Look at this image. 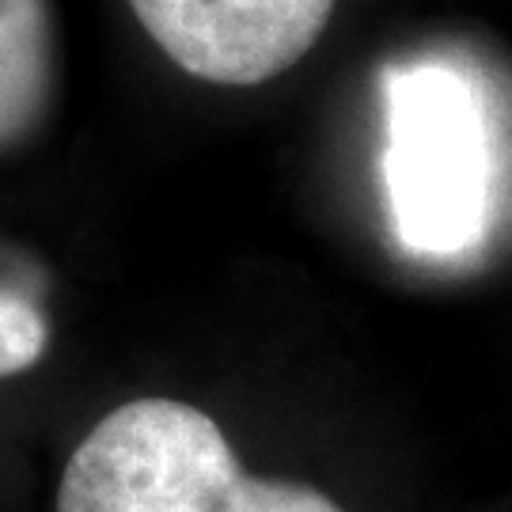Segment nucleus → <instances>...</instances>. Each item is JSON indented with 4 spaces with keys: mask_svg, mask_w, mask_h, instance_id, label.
<instances>
[{
    "mask_svg": "<svg viewBox=\"0 0 512 512\" xmlns=\"http://www.w3.org/2000/svg\"><path fill=\"white\" fill-rule=\"evenodd\" d=\"M57 512H342L304 482L251 478L220 425L179 399L110 410L73 452Z\"/></svg>",
    "mask_w": 512,
    "mask_h": 512,
    "instance_id": "f257e3e1",
    "label": "nucleus"
},
{
    "mask_svg": "<svg viewBox=\"0 0 512 512\" xmlns=\"http://www.w3.org/2000/svg\"><path fill=\"white\" fill-rule=\"evenodd\" d=\"M384 194L406 251H467L490 209V137L478 92L440 61L399 65L384 80Z\"/></svg>",
    "mask_w": 512,
    "mask_h": 512,
    "instance_id": "f03ea898",
    "label": "nucleus"
},
{
    "mask_svg": "<svg viewBox=\"0 0 512 512\" xmlns=\"http://www.w3.org/2000/svg\"><path fill=\"white\" fill-rule=\"evenodd\" d=\"M129 8L183 73L255 88L319 42L334 0H129Z\"/></svg>",
    "mask_w": 512,
    "mask_h": 512,
    "instance_id": "7ed1b4c3",
    "label": "nucleus"
},
{
    "mask_svg": "<svg viewBox=\"0 0 512 512\" xmlns=\"http://www.w3.org/2000/svg\"><path fill=\"white\" fill-rule=\"evenodd\" d=\"M54 88V27L46 0H0V152L38 133Z\"/></svg>",
    "mask_w": 512,
    "mask_h": 512,
    "instance_id": "20e7f679",
    "label": "nucleus"
},
{
    "mask_svg": "<svg viewBox=\"0 0 512 512\" xmlns=\"http://www.w3.org/2000/svg\"><path fill=\"white\" fill-rule=\"evenodd\" d=\"M46 349V319L23 296L0 293V376L31 368Z\"/></svg>",
    "mask_w": 512,
    "mask_h": 512,
    "instance_id": "39448f33",
    "label": "nucleus"
}]
</instances>
